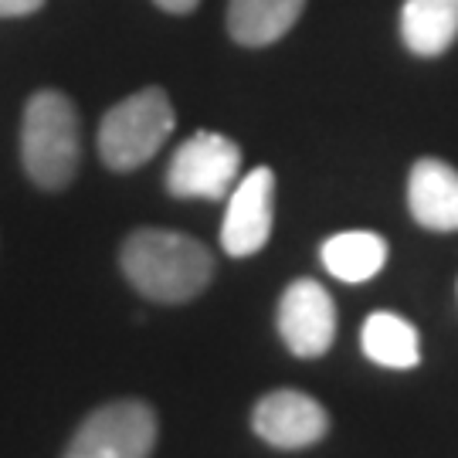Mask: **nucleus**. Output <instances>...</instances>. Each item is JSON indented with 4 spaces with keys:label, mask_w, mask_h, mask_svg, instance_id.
I'll return each mask as SVG.
<instances>
[{
    "label": "nucleus",
    "mask_w": 458,
    "mask_h": 458,
    "mask_svg": "<svg viewBox=\"0 0 458 458\" xmlns=\"http://www.w3.org/2000/svg\"><path fill=\"white\" fill-rule=\"evenodd\" d=\"M119 265L136 293L170 306L197 299L214 276L211 251L191 234L170 228L132 231L123 242Z\"/></svg>",
    "instance_id": "obj_1"
},
{
    "label": "nucleus",
    "mask_w": 458,
    "mask_h": 458,
    "mask_svg": "<svg viewBox=\"0 0 458 458\" xmlns=\"http://www.w3.org/2000/svg\"><path fill=\"white\" fill-rule=\"evenodd\" d=\"M21 160L24 174L41 191H65L79 174L82 136L79 113L65 92L41 89L28 98L21 119Z\"/></svg>",
    "instance_id": "obj_2"
},
{
    "label": "nucleus",
    "mask_w": 458,
    "mask_h": 458,
    "mask_svg": "<svg viewBox=\"0 0 458 458\" xmlns=\"http://www.w3.org/2000/svg\"><path fill=\"white\" fill-rule=\"evenodd\" d=\"M177 126L174 102L160 85L132 92L115 102L98 123V157L115 174H130L149 164Z\"/></svg>",
    "instance_id": "obj_3"
},
{
    "label": "nucleus",
    "mask_w": 458,
    "mask_h": 458,
    "mask_svg": "<svg viewBox=\"0 0 458 458\" xmlns=\"http://www.w3.org/2000/svg\"><path fill=\"white\" fill-rule=\"evenodd\" d=\"M157 445V411L147 401H109L85 418L65 458H149Z\"/></svg>",
    "instance_id": "obj_4"
},
{
    "label": "nucleus",
    "mask_w": 458,
    "mask_h": 458,
    "mask_svg": "<svg viewBox=\"0 0 458 458\" xmlns=\"http://www.w3.org/2000/svg\"><path fill=\"white\" fill-rule=\"evenodd\" d=\"M242 174V149L225 132L200 130L174 149L166 166V191L174 197L225 200Z\"/></svg>",
    "instance_id": "obj_5"
},
{
    "label": "nucleus",
    "mask_w": 458,
    "mask_h": 458,
    "mask_svg": "<svg viewBox=\"0 0 458 458\" xmlns=\"http://www.w3.org/2000/svg\"><path fill=\"white\" fill-rule=\"evenodd\" d=\"M278 336L295 357H323L336 340V302L316 278H295L278 299Z\"/></svg>",
    "instance_id": "obj_6"
},
{
    "label": "nucleus",
    "mask_w": 458,
    "mask_h": 458,
    "mask_svg": "<svg viewBox=\"0 0 458 458\" xmlns=\"http://www.w3.org/2000/svg\"><path fill=\"white\" fill-rule=\"evenodd\" d=\"M272 217H276V174L268 166H255L228 194V211L221 221L225 251L231 259L259 255L272 234Z\"/></svg>",
    "instance_id": "obj_7"
},
{
    "label": "nucleus",
    "mask_w": 458,
    "mask_h": 458,
    "mask_svg": "<svg viewBox=\"0 0 458 458\" xmlns=\"http://www.w3.org/2000/svg\"><path fill=\"white\" fill-rule=\"evenodd\" d=\"M251 428L265 445L295 452L310 448L329 431L327 408L302 391H272L255 404Z\"/></svg>",
    "instance_id": "obj_8"
},
{
    "label": "nucleus",
    "mask_w": 458,
    "mask_h": 458,
    "mask_svg": "<svg viewBox=\"0 0 458 458\" xmlns=\"http://www.w3.org/2000/svg\"><path fill=\"white\" fill-rule=\"evenodd\" d=\"M411 217L428 231H458V170L445 160L425 157L408 177Z\"/></svg>",
    "instance_id": "obj_9"
},
{
    "label": "nucleus",
    "mask_w": 458,
    "mask_h": 458,
    "mask_svg": "<svg viewBox=\"0 0 458 458\" xmlns=\"http://www.w3.org/2000/svg\"><path fill=\"white\" fill-rule=\"evenodd\" d=\"M306 0H231L228 31L245 48H265L295 28Z\"/></svg>",
    "instance_id": "obj_10"
},
{
    "label": "nucleus",
    "mask_w": 458,
    "mask_h": 458,
    "mask_svg": "<svg viewBox=\"0 0 458 458\" xmlns=\"http://www.w3.org/2000/svg\"><path fill=\"white\" fill-rule=\"evenodd\" d=\"M401 38L421 58L445 55L458 38V0H404Z\"/></svg>",
    "instance_id": "obj_11"
},
{
    "label": "nucleus",
    "mask_w": 458,
    "mask_h": 458,
    "mask_svg": "<svg viewBox=\"0 0 458 458\" xmlns=\"http://www.w3.org/2000/svg\"><path fill=\"white\" fill-rule=\"evenodd\" d=\"M319 259L333 278L357 285L387 265V242L377 231H340L323 242Z\"/></svg>",
    "instance_id": "obj_12"
},
{
    "label": "nucleus",
    "mask_w": 458,
    "mask_h": 458,
    "mask_svg": "<svg viewBox=\"0 0 458 458\" xmlns=\"http://www.w3.org/2000/svg\"><path fill=\"white\" fill-rule=\"evenodd\" d=\"M363 353L380 367L391 370H411L421 363V336L408 319L394 312H370L360 329Z\"/></svg>",
    "instance_id": "obj_13"
},
{
    "label": "nucleus",
    "mask_w": 458,
    "mask_h": 458,
    "mask_svg": "<svg viewBox=\"0 0 458 458\" xmlns=\"http://www.w3.org/2000/svg\"><path fill=\"white\" fill-rule=\"evenodd\" d=\"M41 7H45V0H0V17H24Z\"/></svg>",
    "instance_id": "obj_14"
},
{
    "label": "nucleus",
    "mask_w": 458,
    "mask_h": 458,
    "mask_svg": "<svg viewBox=\"0 0 458 458\" xmlns=\"http://www.w3.org/2000/svg\"><path fill=\"white\" fill-rule=\"evenodd\" d=\"M160 11H166V14H191L200 0H153Z\"/></svg>",
    "instance_id": "obj_15"
}]
</instances>
